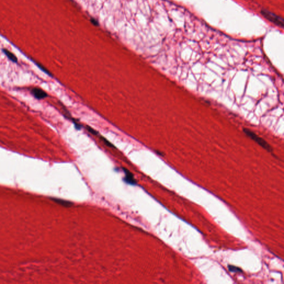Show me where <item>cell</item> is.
Instances as JSON below:
<instances>
[{
  "mask_svg": "<svg viewBox=\"0 0 284 284\" xmlns=\"http://www.w3.org/2000/svg\"><path fill=\"white\" fill-rule=\"evenodd\" d=\"M243 131L246 135L249 137L250 138L252 139L254 141L257 143L260 146H261L264 149L267 150L269 152H273V149L271 147V146L267 141H265L263 138L259 137L254 132L250 130L249 129L243 128Z\"/></svg>",
  "mask_w": 284,
  "mask_h": 284,
  "instance_id": "6da1fadb",
  "label": "cell"
},
{
  "mask_svg": "<svg viewBox=\"0 0 284 284\" xmlns=\"http://www.w3.org/2000/svg\"><path fill=\"white\" fill-rule=\"evenodd\" d=\"M261 14L264 17L266 18L267 20L276 24L277 26L281 28L284 27V20L282 18L264 9L261 11Z\"/></svg>",
  "mask_w": 284,
  "mask_h": 284,
  "instance_id": "7a4b0ae2",
  "label": "cell"
},
{
  "mask_svg": "<svg viewBox=\"0 0 284 284\" xmlns=\"http://www.w3.org/2000/svg\"><path fill=\"white\" fill-rule=\"evenodd\" d=\"M32 93L36 98L39 99H43V98H45V97L47 96V94L45 92H44L43 90H42L41 89L37 88H35L34 89H33L32 90Z\"/></svg>",
  "mask_w": 284,
  "mask_h": 284,
  "instance_id": "3957f363",
  "label": "cell"
},
{
  "mask_svg": "<svg viewBox=\"0 0 284 284\" xmlns=\"http://www.w3.org/2000/svg\"><path fill=\"white\" fill-rule=\"evenodd\" d=\"M125 174H126L125 179H126L127 182L129 183L130 184L135 183V181H134V179H133V177L132 174L131 173L129 172L128 170H127L125 169Z\"/></svg>",
  "mask_w": 284,
  "mask_h": 284,
  "instance_id": "277c9868",
  "label": "cell"
},
{
  "mask_svg": "<svg viewBox=\"0 0 284 284\" xmlns=\"http://www.w3.org/2000/svg\"><path fill=\"white\" fill-rule=\"evenodd\" d=\"M54 201H55L56 203H58L59 204L62 205L63 206H65V207H68V206H70V205H71V204L67 201H65V200H61V199H53Z\"/></svg>",
  "mask_w": 284,
  "mask_h": 284,
  "instance_id": "5b68a950",
  "label": "cell"
},
{
  "mask_svg": "<svg viewBox=\"0 0 284 284\" xmlns=\"http://www.w3.org/2000/svg\"><path fill=\"white\" fill-rule=\"evenodd\" d=\"M229 270L232 272H241V270L237 267L234 266H229Z\"/></svg>",
  "mask_w": 284,
  "mask_h": 284,
  "instance_id": "8992f818",
  "label": "cell"
},
{
  "mask_svg": "<svg viewBox=\"0 0 284 284\" xmlns=\"http://www.w3.org/2000/svg\"><path fill=\"white\" fill-rule=\"evenodd\" d=\"M102 138L103 139V141L105 143V144H106L107 146H108V147H114V146L111 143V142H109L106 139L104 138L103 137H102Z\"/></svg>",
  "mask_w": 284,
  "mask_h": 284,
  "instance_id": "52a82bcc",
  "label": "cell"
},
{
  "mask_svg": "<svg viewBox=\"0 0 284 284\" xmlns=\"http://www.w3.org/2000/svg\"><path fill=\"white\" fill-rule=\"evenodd\" d=\"M87 129H88V131L89 132H90V133H91L92 134H94V135H97V134H98V132H97L96 131L94 130L93 129L90 128V127H87Z\"/></svg>",
  "mask_w": 284,
  "mask_h": 284,
  "instance_id": "ba28073f",
  "label": "cell"
}]
</instances>
